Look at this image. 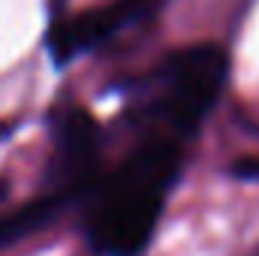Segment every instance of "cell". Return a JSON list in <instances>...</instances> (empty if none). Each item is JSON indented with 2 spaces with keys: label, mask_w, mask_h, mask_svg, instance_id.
Wrapping results in <instances>:
<instances>
[{
  "label": "cell",
  "mask_w": 259,
  "mask_h": 256,
  "mask_svg": "<svg viewBox=\"0 0 259 256\" xmlns=\"http://www.w3.org/2000/svg\"><path fill=\"white\" fill-rule=\"evenodd\" d=\"M229 172L238 175V178H247V181H259V154L256 157H241V160H235V163L229 166Z\"/></svg>",
  "instance_id": "obj_5"
},
{
  "label": "cell",
  "mask_w": 259,
  "mask_h": 256,
  "mask_svg": "<svg viewBox=\"0 0 259 256\" xmlns=\"http://www.w3.org/2000/svg\"><path fill=\"white\" fill-rule=\"evenodd\" d=\"M190 136L163 121H148L139 145L118 169L103 175L88 193L84 235L106 256H139L163 214L172 184L181 175Z\"/></svg>",
  "instance_id": "obj_1"
},
{
  "label": "cell",
  "mask_w": 259,
  "mask_h": 256,
  "mask_svg": "<svg viewBox=\"0 0 259 256\" xmlns=\"http://www.w3.org/2000/svg\"><path fill=\"white\" fill-rule=\"evenodd\" d=\"M229 75V58L220 46H190L160 66L151 118L181 130L193 139L214 109Z\"/></svg>",
  "instance_id": "obj_2"
},
{
  "label": "cell",
  "mask_w": 259,
  "mask_h": 256,
  "mask_svg": "<svg viewBox=\"0 0 259 256\" xmlns=\"http://www.w3.org/2000/svg\"><path fill=\"white\" fill-rule=\"evenodd\" d=\"M151 6H154V0H115L109 6H100V9H91V12L69 18L61 27H55V36H52L55 58L66 61V58L115 36L118 30L145 18L151 12Z\"/></svg>",
  "instance_id": "obj_4"
},
{
  "label": "cell",
  "mask_w": 259,
  "mask_h": 256,
  "mask_svg": "<svg viewBox=\"0 0 259 256\" xmlns=\"http://www.w3.org/2000/svg\"><path fill=\"white\" fill-rule=\"evenodd\" d=\"M58 187L69 196L91 190L100 160V127L84 109H69L58 124Z\"/></svg>",
  "instance_id": "obj_3"
},
{
  "label": "cell",
  "mask_w": 259,
  "mask_h": 256,
  "mask_svg": "<svg viewBox=\"0 0 259 256\" xmlns=\"http://www.w3.org/2000/svg\"><path fill=\"white\" fill-rule=\"evenodd\" d=\"M6 196H9V184H6V181H3V178H0V202H3V199H6Z\"/></svg>",
  "instance_id": "obj_6"
}]
</instances>
